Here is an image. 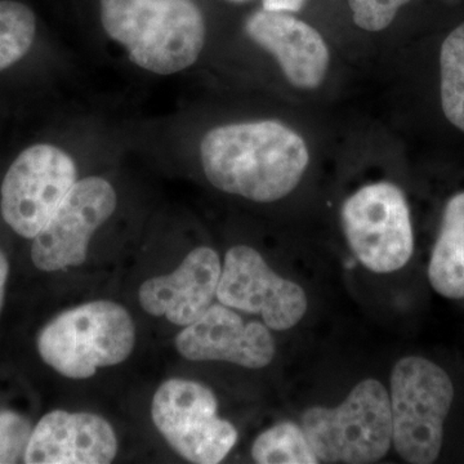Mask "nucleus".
<instances>
[{"label": "nucleus", "instance_id": "obj_1", "mask_svg": "<svg viewBox=\"0 0 464 464\" xmlns=\"http://www.w3.org/2000/svg\"><path fill=\"white\" fill-rule=\"evenodd\" d=\"M208 181L257 203L283 199L297 188L310 155L301 134L277 121L213 128L200 142Z\"/></svg>", "mask_w": 464, "mask_h": 464}, {"label": "nucleus", "instance_id": "obj_2", "mask_svg": "<svg viewBox=\"0 0 464 464\" xmlns=\"http://www.w3.org/2000/svg\"><path fill=\"white\" fill-rule=\"evenodd\" d=\"M100 16L109 38L152 74L188 69L206 44V20L194 0H100Z\"/></svg>", "mask_w": 464, "mask_h": 464}, {"label": "nucleus", "instance_id": "obj_3", "mask_svg": "<svg viewBox=\"0 0 464 464\" xmlns=\"http://www.w3.org/2000/svg\"><path fill=\"white\" fill-rule=\"evenodd\" d=\"M136 328L115 302L94 301L63 311L43 325L36 353L45 365L70 380H88L101 368L124 362L133 353Z\"/></svg>", "mask_w": 464, "mask_h": 464}, {"label": "nucleus", "instance_id": "obj_4", "mask_svg": "<svg viewBox=\"0 0 464 464\" xmlns=\"http://www.w3.org/2000/svg\"><path fill=\"white\" fill-rule=\"evenodd\" d=\"M301 427L319 463H374L392 444L390 395L377 380L356 384L335 408L313 406Z\"/></svg>", "mask_w": 464, "mask_h": 464}, {"label": "nucleus", "instance_id": "obj_5", "mask_svg": "<svg viewBox=\"0 0 464 464\" xmlns=\"http://www.w3.org/2000/svg\"><path fill=\"white\" fill-rule=\"evenodd\" d=\"M454 400L447 372L420 356H408L391 374L392 442L405 462H435L444 442V424Z\"/></svg>", "mask_w": 464, "mask_h": 464}, {"label": "nucleus", "instance_id": "obj_6", "mask_svg": "<svg viewBox=\"0 0 464 464\" xmlns=\"http://www.w3.org/2000/svg\"><path fill=\"white\" fill-rule=\"evenodd\" d=\"M74 159L50 142L21 150L0 182V217L5 226L30 241L47 225L78 181Z\"/></svg>", "mask_w": 464, "mask_h": 464}, {"label": "nucleus", "instance_id": "obj_7", "mask_svg": "<svg viewBox=\"0 0 464 464\" xmlns=\"http://www.w3.org/2000/svg\"><path fill=\"white\" fill-rule=\"evenodd\" d=\"M341 216L348 246L368 270L393 273L408 264L414 250L413 226L398 186H364L344 201Z\"/></svg>", "mask_w": 464, "mask_h": 464}, {"label": "nucleus", "instance_id": "obj_8", "mask_svg": "<svg viewBox=\"0 0 464 464\" xmlns=\"http://www.w3.org/2000/svg\"><path fill=\"white\" fill-rule=\"evenodd\" d=\"M213 391L199 382L173 378L152 398L151 418L158 431L183 459L221 463L237 442V431L217 415Z\"/></svg>", "mask_w": 464, "mask_h": 464}, {"label": "nucleus", "instance_id": "obj_9", "mask_svg": "<svg viewBox=\"0 0 464 464\" xmlns=\"http://www.w3.org/2000/svg\"><path fill=\"white\" fill-rule=\"evenodd\" d=\"M116 206L114 186L102 177L76 181L47 225L30 240L34 267L51 274L83 265L92 237L114 215Z\"/></svg>", "mask_w": 464, "mask_h": 464}, {"label": "nucleus", "instance_id": "obj_10", "mask_svg": "<svg viewBox=\"0 0 464 464\" xmlns=\"http://www.w3.org/2000/svg\"><path fill=\"white\" fill-rule=\"evenodd\" d=\"M217 299L225 306L253 314L273 331H288L306 314V293L271 270L257 250L232 246L226 253Z\"/></svg>", "mask_w": 464, "mask_h": 464}, {"label": "nucleus", "instance_id": "obj_11", "mask_svg": "<svg viewBox=\"0 0 464 464\" xmlns=\"http://www.w3.org/2000/svg\"><path fill=\"white\" fill-rule=\"evenodd\" d=\"M179 355L191 362H227L261 369L274 360L275 341L267 326L244 322L234 308L212 304L174 340Z\"/></svg>", "mask_w": 464, "mask_h": 464}, {"label": "nucleus", "instance_id": "obj_12", "mask_svg": "<svg viewBox=\"0 0 464 464\" xmlns=\"http://www.w3.org/2000/svg\"><path fill=\"white\" fill-rule=\"evenodd\" d=\"M118 450V438L105 418L52 411L34 424L24 463L109 464Z\"/></svg>", "mask_w": 464, "mask_h": 464}, {"label": "nucleus", "instance_id": "obj_13", "mask_svg": "<svg viewBox=\"0 0 464 464\" xmlns=\"http://www.w3.org/2000/svg\"><path fill=\"white\" fill-rule=\"evenodd\" d=\"M221 273L218 253L199 246L173 273L146 280L140 288V304L150 315L185 328L212 306Z\"/></svg>", "mask_w": 464, "mask_h": 464}, {"label": "nucleus", "instance_id": "obj_14", "mask_svg": "<svg viewBox=\"0 0 464 464\" xmlns=\"http://www.w3.org/2000/svg\"><path fill=\"white\" fill-rule=\"evenodd\" d=\"M246 34L273 54L286 79L301 90L320 87L328 72L329 50L322 34L288 12H256L246 24Z\"/></svg>", "mask_w": 464, "mask_h": 464}, {"label": "nucleus", "instance_id": "obj_15", "mask_svg": "<svg viewBox=\"0 0 464 464\" xmlns=\"http://www.w3.org/2000/svg\"><path fill=\"white\" fill-rule=\"evenodd\" d=\"M429 279L442 297L464 298V191L450 198L445 207Z\"/></svg>", "mask_w": 464, "mask_h": 464}, {"label": "nucleus", "instance_id": "obj_16", "mask_svg": "<svg viewBox=\"0 0 464 464\" xmlns=\"http://www.w3.org/2000/svg\"><path fill=\"white\" fill-rule=\"evenodd\" d=\"M439 66L442 114L464 134V23L442 42Z\"/></svg>", "mask_w": 464, "mask_h": 464}, {"label": "nucleus", "instance_id": "obj_17", "mask_svg": "<svg viewBox=\"0 0 464 464\" xmlns=\"http://www.w3.org/2000/svg\"><path fill=\"white\" fill-rule=\"evenodd\" d=\"M38 38V18L25 3L0 0V75L16 67Z\"/></svg>", "mask_w": 464, "mask_h": 464}, {"label": "nucleus", "instance_id": "obj_18", "mask_svg": "<svg viewBox=\"0 0 464 464\" xmlns=\"http://www.w3.org/2000/svg\"><path fill=\"white\" fill-rule=\"evenodd\" d=\"M252 457L259 464H317L315 451L301 426L282 422L256 439Z\"/></svg>", "mask_w": 464, "mask_h": 464}, {"label": "nucleus", "instance_id": "obj_19", "mask_svg": "<svg viewBox=\"0 0 464 464\" xmlns=\"http://www.w3.org/2000/svg\"><path fill=\"white\" fill-rule=\"evenodd\" d=\"M33 427L25 414L0 408V464L24 463Z\"/></svg>", "mask_w": 464, "mask_h": 464}, {"label": "nucleus", "instance_id": "obj_20", "mask_svg": "<svg viewBox=\"0 0 464 464\" xmlns=\"http://www.w3.org/2000/svg\"><path fill=\"white\" fill-rule=\"evenodd\" d=\"M411 0H348L353 23L366 32H381L395 20L399 9Z\"/></svg>", "mask_w": 464, "mask_h": 464}, {"label": "nucleus", "instance_id": "obj_21", "mask_svg": "<svg viewBox=\"0 0 464 464\" xmlns=\"http://www.w3.org/2000/svg\"><path fill=\"white\" fill-rule=\"evenodd\" d=\"M11 277V262L7 253L0 246V316H2L3 308L5 306V299H7V290Z\"/></svg>", "mask_w": 464, "mask_h": 464}, {"label": "nucleus", "instance_id": "obj_22", "mask_svg": "<svg viewBox=\"0 0 464 464\" xmlns=\"http://www.w3.org/2000/svg\"><path fill=\"white\" fill-rule=\"evenodd\" d=\"M306 0H262L266 11L273 12H298L304 7Z\"/></svg>", "mask_w": 464, "mask_h": 464}, {"label": "nucleus", "instance_id": "obj_23", "mask_svg": "<svg viewBox=\"0 0 464 464\" xmlns=\"http://www.w3.org/2000/svg\"><path fill=\"white\" fill-rule=\"evenodd\" d=\"M237 2H243V0H237Z\"/></svg>", "mask_w": 464, "mask_h": 464}]
</instances>
